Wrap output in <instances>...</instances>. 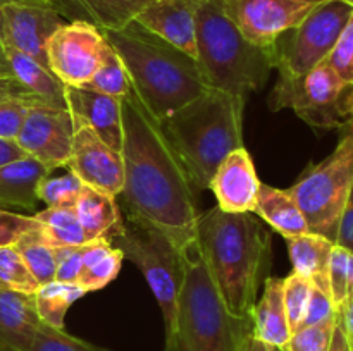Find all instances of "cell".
I'll return each mask as SVG.
<instances>
[{
    "instance_id": "1",
    "label": "cell",
    "mask_w": 353,
    "mask_h": 351,
    "mask_svg": "<svg viewBox=\"0 0 353 351\" xmlns=\"http://www.w3.org/2000/svg\"><path fill=\"white\" fill-rule=\"evenodd\" d=\"M123 105L124 184L121 196L128 215L161 229L185 250L196 240L200 212L196 188L185 165L137 93L121 100Z\"/></svg>"
},
{
    "instance_id": "2",
    "label": "cell",
    "mask_w": 353,
    "mask_h": 351,
    "mask_svg": "<svg viewBox=\"0 0 353 351\" xmlns=\"http://www.w3.org/2000/svg\"><path fill=\"white\" fill-rule=\"evenodd\" d=\"M196 241L226 308L236 317H252L271 265L269 231L255 213L223 212L216 205L200 213Z\"/></svg>"
},
{
    "instance_id": "3",
    "label": "cell",
    "mask_w": 353,
    "mask_h": 351,
    "mask_svg": "<svg viewBox=\"0 0 353 351\" xmlns=\"http://www.w3.org/2000/svg\"><path fill=\"white\" fill-rule=\"evenodd\" d=\"M102 33L123 61L133 92L155 119H165L209 89L192 55L137 21Z\"/></svg>"
},
{
    "instance_id": "4",
    "label": "cell",
    "mask_w": 353,
    "mask_h": 351,
    "mask_svg": "<svg viewBox=\"0 0 353 351\" xmlns=\"http://www.w3.org/2000/svg\"><path fill=\"white\" fill-rule=\"evenodd\" d=\"M245 98L209 88L161 120L193 186L209 189L217 167L243 147Z\"/></svg>"
},
{
    "instance_id": "5",
    "label": "cell",
    "mask_w": 353,
    "mask_h": 351,
    "mask_svg": "<svg viewBox=\"0 0 353 351\" xmlns=\"http://www.w3.org/2000/svg\"><path fill=\"white\" fill-rule=\"evenodd\" d=\"M183 265L178 320L164 351H243L252 317H236L226 308L196 240L183 250Z\"/></svg>"
},
{
    "instance_id": "6",
    "label": "cell",
    "mask_w": 353,
    "mask_h": 351,
    "mask_svg": "<svg viewBox=\"0 0 353 351\" xmlns=\"http://www.w3.org/2000/svg\"><path fill=\"white\" fill-rule=\"evenodd\" d=\"M195 61L207 86L247 100L274 69L272 47L248 40L224 9V0H205L196 16Z\"/></svg>"
},
{
    "instance_id": "7",
    "label": "cell",
    "mask_w": 353,
    "mask_h": 351,
    "mask_svg": "<svg viewBox=\"0 0 353 351\" xmlns=\"http://www.w3.org/2000/svg\"><path fill=\"white\" fill-rule=\"evenodd\" d=\"M133 262L150 286L164 319L165 339L172 336L178 320L185 265L183 250L161 229L137 217L126 215L119 233L110 240Z\"/></svg>"
},
{
    "instance_id": "8",
    "label": "cell",
    "mask_w": 353,
    "mask_h": 351,
    "mask_svg": "<svg viewBox=\"0 0 353 351\" xmlns=\"http://www.w3.org/2000/svg\"><path fill=\"white\" fill-rule=\"evenodd\" d=\"M353 186V120L341 127L333 153L310 165L288 189L310 233L334 241L338 222Z\"/></svg>"
},
{
    "instance_id": "9",
    "label": "cell",
    "mask_w": 353,
    "mask_h": 351,
    "mask_svg": "<svg viewBox=\"0 0 353 351\" xmlns=\"http://www.w3.org/2000/svg\"><path fill=\"white\" fill-rule=\"evenodd\" d=\"M271 110L290 109L316 129H341L352 120L353 86L347 85L326 61L302 76L279 74Z\"/></svg>"
},
{
    "instance_id": "10",
    "label": "cell",
    "mask_w": 353,
    "mask_h": 351,
    "mask_svg": "<svg viewBox=\"0 0 353 351\" xmlns=\"http://www.w3.org/2000/svg\"><path fill=\"white\" fill-rule=\"evenodd\" d=\"M352 14L353 7L345 0H330L317 7L272 43L274 69L283 76H302L323 64Z\"/></svg>"
},
{
    "instance_id": "11",
    "label": "cell",
    "mask_w": 353,
    "mask_h": 351,
    "mask_svg": "<svg viewBox=\"0 0 353 351\" xmlns=\"http://www.w3.org/2000/svg\"><path fill=\"white\" fill-rule=\"evenodd\" d=\"M107 40L99 26L68 21L47 43V65L64 85L85 86L102 62Z\"/></svg>"
},
{
    "instance_id": "12",
    "label": "cell",
    "mask_w": 353,
    "mask_h": 351,
    "mask_svg": "<svg viewBox=\"0 0 353 351\" xmlns=\"http://www.w3.org/2000/svg\"><path fill=\"white\" fill-rule=\"evenodd\" d=\"M326 2L330 0H224V9L248 40L272 47L283 33Z\"/></svg>"
},
{
    "instance_id": "13",
    "label": "cell",
    "mask_w": 353,
    "mask_h": 351,
    "mask_svg": "<svg viewBox=\"0 0 353 351\" xmlns=\"http://www.w3.org/2000/svg\"><path fill=\"white\" fill-rule=\"evenodd\" d=\"M74 119L68 109L31 103L28 116L17 133L16 143L30 157L50 169L65 167L71 155Z\"/></svg>"
},
{
    "instance_id": "14",
    "label": "cell",
    "mask_w": 353,
    "mask_h": 351,
    "mask_svg": "<svg viewBox=\"0 0 353 351\" xmlns=\"http://www.w3.org/2000/svg\"><path fill=\"white\" fill-rule=\"evenodd\" d=\"M68 21L52 0H21L2 6L0 43L12 47L47 65V43ZM48 67V65H47Z\"/></svg>"
},
{
    "instance_id": "15",
    "label": "cell",
    "mask_w": 353,
    "mask_h": 351,
    "mask_svg": "<svg viewBox=\"0 0 353 351\" xmlns=\"http://www.w3.org/2000/svg\"><path fill=\"white\" fill-rule=\"evenodd\" d=\"M65 167L90 188L119 196L124 184V162L121 151L114 150L86 124L74 123L72 147Z\"/></svg>"
},
{
    "instance_id": "16",
    "label": "cell",
    "mask_w": 353,
    "mask_h": 351,
    "mask_svg": "<svg viewBox=\"0 0 353 351\" xmlns=\"http://www.w3.org/2000/svg\"><path fill=\"white\" fill-rule=\"evenodd\" d=\"M261 184L250 153L241 147L231 151L217 167L209 189L223 212L254 213Z\"/></svg>"
},
{
    "instance_id": "17",
    "label": "cell",
    "mask_w": 353,
    "mask_h": 351,
    "mask_svg": "<svg viewBox=\"0 0 353 351\" xmlns=\"http://www.w3.org/2000/svg\"><path fill=\"white\" fill-rule=\"evenodd\" d=\"M205 0H157L137 16V23L195 58L196 16Z\"/></svg>"
},
{
    "instance_id": "18",
    "label": "cell",
    "mask_w": 353,
    "mask_h": 351,
    "mask_svg": "<svg viewBox=\"0 0 353 351\" xmlns=\"http://www.w3.org/2000/svg\"><path fill=\"white\" fill-rule=\"evenodd\" d=\"M65 103L72 119L92 127L109 147L123 148V105L119 98L85 86L65 85Z\"/></svg>"
},
{
    "instance_id": "19",
    "label": "cell",
    "mask_w": 353,
    "mask_h": 351,
    "mask_svg": "<svg viewBox=\"0 0 353 351\" xmlns=\"http://www.w3.org/2000/svg\"><path fill=\"white\" fill-rule=\"evenodd\" d=\"M40 323L33 295L0 288V351H30Z\"/></svg>"
},
{
    "instance_id": "20",
    "label": "cell",
    "mask_w": 353,
    "mask_h": 351,
    "mask_svg": "<svg viewBox=\"0 0 353 351\" xmlns=\"http://www.w3.org/2000/svg\"><path fill=\"white\" fill-rule=\"evenodd\" d=\"M2 52L10 74L28 95L47 105L68 109L64 93L65 85L47 65L7 45H2Z\"/></svg>"
},
{
    "instance_id": "21",
    "label": "cell",
    "mask_w": 353,
    "mask_h": 351,
    "mask_svg": "<svg viewBox=\"0 0 353 351\" xmlns=\"http://www.w3.org/2000/svg\"><path fill=\"white\" fill-rule=\"evenodd\" d=\"M52 169L37 158L24 155L0 167V209L34 210L37 189Z\"/></svg>"
},
{
    "instance_id": "22",
    "label": "cell",
    "mask_w": 353,
    "mask_h": 351,
    "mask_svg": "<svg viewBox=\"0 0 353 351\" xmlns=\"http://www.w3.org/2000/svg\"><path fill=\"white\" fill-rule=\"evenodd\" d=\"M252 332L278 350H283L288 344L292 329L286 317L281 277H268L264 281L261 299L255 301L252 310Z\"/></svg>"
},
{
    "instance_id": "23",
    "label": "cell",
    "mask_w": 353,
    "mask_h": 351,
    "mask_svg": "<svg viewBox=\"0 0 353 351\" xmlns=\"http://www.w3.org/2000/svg\"><path fill=\"white\" fill-rule=\"evenodd\" d=\"M79 220L86 241L107 240L110 241L123 226L121 210L116 203V196L100 189L85 186L78 200L72 205Z\"/></svg>"
},
{
    "instance_id": "24",
    "label": "cell",
    "mask_w": 353,
    "mask_h": 351,
    "mask_svg": "<svg viewBox=\"0 0 353 351\" xmlns=\"http://www.w3.org/2000/svg\"><path fill=\"white\" fill-rule=\"evenodd\" d=\"M254 213L268 222L285 240L310 233L302 210L288 189H279L262 182Z\"/></svg>"
},
{
    "instance_id": "25",
    "label": "cell",
    "mask_w": 353,
    "mask_h": 351,
    "mask_svg": "<svg viewBox=\"0 0 353 351\" xmlns=\"http://www.w3.org/2000/svg\"><path fill=\"white\" fill-rule=\"evenodd\" d=\"M293 272L309 279L314 286L330 292L327 284V267L334 243L326 236L316 233H305L286 240Z\"/></svg>"
},
{
    "instance_id": "26",
    "label": "cell",
    "mask_w": 353,
    "mask_h": 351,
    "mask_svg": "<svg viewBox=\"0 0 353 351\" xmlns=\"http://www.w3.org/2000/svg\"><path fill=\"white\" fill-rule=\"evenodd\" d=\"M83 265L78 286L86 292L99 291L109 286L119 275L124 253L107 240H93L83 243Z\"/></svg>"
},
{
    "instance_id": "27",
    "label": "cell",
    "mask_w": 353,
    "mask_h": 351,
    "mask_svg": "<svg viewBox=\"0 0 353 351\" xmlns=\"http://www.w3.org/2000/svg\"><path fill=\"white\" fill-rule=\"evenodd\" d=\"M85 295L86 291L81 286L50 281L47 284H41L33 292L34 308L41 322L55 329H64L65 313Z\"/></svg>"
},
{
    "instance_id": "28",
    "label": "cell",
    "mask_w": 353,
    "mask_h": 351,
    "mask_svg": "<svg viewBox=\"0 0 353 351\" xmlns=\"http://www.w3.org/2000/svg\"><path fill=\"white\" fill-rule=\"evenodd\" d=\"M33 217L40 224L41 237L48 246H78L86 243V236L72 206H59V209L45 206Z\"/></svg>"
},
{
    "instance_id": "29",
    "label": "cell",
    "mask_w": 353,
    "mask_h": 351,
    "mask_svg": "<svg viewBox=\"0 0 353 351\" xmlns=\"http://www.w3.org/2000/svg\"><path fill=\"white\" fill-rule=\"evenodd\" d=\"M14 248L19 251L24 264L28 265V268H30L33 277L38 281V284L41 286L50 281H55V268H57L55 250L45 243L40 229L30 231V233L24 234L14 244Z\"/></svg>"
},
{
    "instance_id": "30",
    "label": "cell",
    "mask_w": 353,
    "mask_h": 351,
    "mask_svg": "<svg viewBox=\"0 0 353 351\" xmlns=\"http://www.w3.org/2000/svg\"><path fill=\"white\" fill-rule=\"evenodd\" d=\"M85 88L105 93V95L119 100H123L131 92V81L126 67H124L121 57L114 52V48L109 43L103 50L100 67L97 69L93 78L86 83Z\"/></svg>"
},
{
    "instance_id": "31",
    "label": "cell",
    "mask_w": 353,
    "mask_h": 351,
    "mask_svg": "<svg viewBox=\"0 0 353 351\" xmlns=\"http://www.w3.org/2000/svg\"><path fill=\"white\" fill-rule=\"evenodd\" d=\"M327 284L334 308L341 313L353 298V253L340 244H334L331 251Z\"/></svg>"
},
{
    "instance_id": "32",
    "label": "cell",
    "mask_w": 353,
    "mask_h": 351,
    "mask_svg": "<svg viewBox=\"0 0 353 351\" xmlns=\"http://www.w3.org/2000/svg\"><path fill=\"white\" fill-rule=\"evenodd\" d=\"M83 188L85 184L68 167L62 174H55V169H52L38 184V202H43L48 209L72 206Z\"/></svg>"
},
{
    "instance_id": "33",
    "label": "cell",
    "mask_w": 353,
    "mask_h": 351,
    "mask_svg": "<svg viewBox=\"0 0 353 351\" xmlns=\"http://www.w3.org/2000/svg\"><path fill=\"white\" fill-rule=\"evenodd\" d=\"M0 288L24 295H33L40 288L14 244L0 246Z\"/></svg>"
},
{
    "instance_id": "34",
    "label": "cell",
    "mask_w": 353,
    "mask_h": 351,
    "mask_svg": "<svg viewBox=\"0 0 353 351\" xmlns=\"http://www.w3.org/2000/svg\"><path fill=\"white\" fill-rule=\"evenodd\" d=\"M310 288H312V282L296 272L283 279V299H285L286 317H288L292 334L302 327L303 319H305Z\"/></svg>"
},
{
    "instance_id": "35",
    "label": "cell",
    "mask_w": 353,
    "mask_h": 351,
    "mask_svg": "<svg viewBox=\"0 0 353 351\" xmlns=\"http://www.w3.org/2000/svg\"><path fill=\"white\" fill-rule=\"evenodd\" d=\"M30 351H110L85 339L71 336L64 329H55L41 322L38 327Z\"/></svg>"
},
{
    "instance_id": "36",
    "label": "cell",
    "mask_w": 353,
    "mask_h": 351,
    "mask_svg": "<svg viewBox=\"0 0 353 351\" xmlns=\"http://www.w3.org/2000/svg\"><path fill=\"white\" fill-rule=\"evenodd\" d=\"M157 0H100L99 2V28L114 30L123 28L137 19L141 10Z\"/></svg>"
},
{
    "instance_id": "37",
    "label": "cell",
    "mask_w": 353,
    "mask_h": 351,
    "mask_svg": "<svg viewBox=\"0 0 353 351\" xmlns=\"http://www.w3.org/2000/svg\"><path fill=\"white\" fill-rule=\"evenodd\" d=\"M33 102L38 100L24 95H0V138L16 141Z\"/></svg>"
},
{
    "instance_id": "38",
    "label": "cell",
    "mask_w": 353,
    "mask_h": 351,
    "mask_svg": "<svg viewBox=\"0 0 353 351\" xmlns=\"http://www.w3.org/2000/svg\"><path fill=\"white\" fill-rule=\"evenodd\" d=\"M334 323L336 322L300 327L292 334L288 344L281 351H327L333 337Z\"/></svg>"
},
{
    "instance_id": "39",
    "label": "cell",
    "mask_w": 353,
    "mask_h": 351,
    "mask_svg": "<svg viewBox=\"0 0 353 351\" xmlns=\"http://www.w3.org/2000/svg\"><path fill=\"white\" fill-rule=\"evenodd\" d=\"M326 62L347 85L353 86V14Z\"/></svg>"
},
{
    "instance_id": "40",
    "label": "cell",
    "mask_w": 353,
    "mask_h": 351,
    "mask_svg": "<svg viewBox=\"0 0 353 351\" xmlns=\"http://www.w3.org/2000/svg\"><path fill=\"white\" fill-rule=\"evenodd\" d=\"M40 229L33 215H21L10 210L0 209V246H10L30 231Z\"/></svg>"
},
{
    "instance_id": "41",
    "label": "cell",
    "mask_w": 353,
    "mask_h": 351,
    "mask_svg": "<svg viewBox=\"0 0 353 351\" xmlns=\"http://www.w3.org/2000/svg\"><path fill=\"white\" fill-rule=\"evenodd\" d=\"M336 317H338V312L336 308H334L330 292H326L324 289L317 288V286L312 284V288H310L309 305H307L305 319H303L302 327L336 322Z\"/></svg>"
},
{
    "instance_id": "42",
    "label": "cell",
    "mask_w": 353,
    "mask_h": 351,
    "mask_svg": "<svg viewBox=\"0 0 353 351\" xmlns=\"http://www.w3.org/2000/svg\"><path fill=\"white\" fill-rule=\"evenodd\" d=\"M83 244L78 246L54 248L57 268H55V281L78 284L83 265Z\"/></svg>"
},
{
    "instance_id": "43",
    "label": "cell",
    "mask_w": 353,
    "mask_h": 351,
    "mask_svg": "<svg viewBox=\"0 0 353 351\" xmlns=\"http://www.w3.org/2000/svg\"><path fill=\"white\" fill-rule=\"evenodd\" d=\"M65 21H86L99 26L100 0H52Z\"/></svg>"
},
{
    "instance_id": "44",
    "label": "cell",
    "mask_w": 353,
    "mask_h": 351,
    "mask_svg": "<svg viewBox=\"0 0 353 351\" xmlns=\"http://www.w3.org/2000/svg\"><path fill=\"white\" fill-rule=\"evenodd\" d=\"M333 243L347 248L353 253V186L350 196L347 200V205L343 209V213L340 217V222H338Z\"/></svg>"
},
{
    "instance_id": "45",
    "label": "cell",
    "mask_w": 353,
    "mask_h": 351,
    "mask_svg": "<svg viewBox=\"0 0 353 351\" xmlns=\"http://www.w3.org/2000/svg\"><path fill=\"white\" fill-rule=\"evenodd\" d=\"M24 155L26 153L21 150V147L16 143V141L3 140V138H0V167L6 164H9V162L24 157Z\"/></svg>"
},
{
    "instance_id": "46",
    "label": "cell",
    "mask_w": 353,
    "mask_h": 351,
    "mask_svg": "<svg viewBox=\"0 0 353 351\" xmlns=\"http://www.w3.org/2000/svg\"><path fill=\"white\" fill-rule=\"evenodd\" d=\"M327 351H353L347 332H345L343 323H341L340 319H336V323H334L333 337H331L330 350Z\"/></svg>"
},
{
    "instance_id": "47",
    "label": "cell",
    "mask_w": 353,
    "mask_h": 351,
    "mask_svg": "<svg viewBox=\"0 0 353 351\" xmlns=\"http://www.w3.org/2000/svg\"><path fill=\"white\" fill-rule=\"evenodd\" d=\"M0 95H24L30 96L23 89V86L14 79L10 71H0ZM33 98V96H30ZM34 100V98H33Z\"/></svg>"
},
{
    "instance_id": "48",
    "label": "cell",
    "mask_w": 353,
    "mask_h": 351,
    "mask_svg": "<svg viewBox=\"0 0 353 351\" xmlns=\"http://www.w3.org/2000/svg\"><path fill=\"white\" fill-rule=\"evenodd\" d=\"M338 319H340L341 323H343L345 332H347L348 341H350L352 350H353V298L347 305V308H345L341 313H338Z\"/></svg>"
},
{
    "instance_id": "49",
    "label": "cell",
    "mask_w": 353,
    "mask_h": 351,
    "mask_svg": "<svg viewBox=\"0 0 353 351\" xmlns=\"http://www.w3.org/2000/svg\"><path fill=\"white\" fill-rule=\"evenodd\" d=\"M243 351H276V348L269 346L268 343H264V341H261L259 337L254 336V332L248 336L247 343H245V348Z\"/></svg>"
},
{
    "instance_id": "50",
    "label": "cell",
    "mask_w": 353,
    "mask_h": 351,
    "mask_svg": "<svg viewBox=\"0 0 353 351\" xmlns=\"http://www.w3.org/2000/svg\"><path fill=\"white\" fill-rule=\"evenodd\" d=\"M0 71H9V67H7V62H6V57H3L2 43H0Z\"/></svg>"
},
{
    "instance_id": "51",
    "label": "cell",
    "mask_w": 353,
    "mask_h": 351,
    "mask_svg": "<svg viewBox=\"0 0 353 351\" xmlns=\"http://www.w3.org/2000/svg\"><path fill=\"white\" fill-rule=\"evenodd\" d=\"M2 6H3V3L0 2V41H2V33H3V24H2Z\"/></svg>"
},
{
    "instance_id": "52",
    "label": "cell",
    "mask_w": 353,
    "mask_h": 351,
    "mask_svg": "<svg viewBox=\"0 0 353 351\" xmlns=\"http://www.w3.org/2000/svg\"><path fill=\"white\" fill-rule=\"evenodd\" d=\"M2 3H10V2H21V0H0Z\"/></svg>"
},
{
    "instance_id": "53",
    "label": "cell",
    "mask_w": 353,
    "mask_h": 351,
    "mask_svg": "<svg viewBox=\"0 0 353 351\" xmlns=\"http://www.w3.org/2000/svg\"><path fill=\"white\" fill-rule=\"evenodd\" d=\"M345 2H347V3H350V6L353 7V0H345Z\"/></svg>"
},
{
    "instance_id": "54",
    "label": "cell",
    "mask_w": 353,
    "mask_h": 351,
    "mask_svg": "<svg viewBox=\"0 0 353 351\" xmlns=\"http://www.w3.org/2000/svg\"><path fill=\"white\" fill-rule=\"evenodd\" d=\"M276 351H281V350H278V348H276Z\"/></svg>"
},
{
    "instance_id": "55",
    "label": "cell",
    "mask_w": 353,
    "mask_h": 351,
    "mask_svg": "<svg viewBox=\"0 0 353 351\" xmlns=\"http://www.w3.org/2000/svg\"><path fill=\"white\" fill-rule=\"evenodd\" d=\"M352 120H353V112H352Z\"/></svg>"
}]
</instances>
